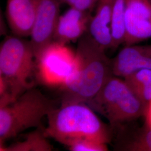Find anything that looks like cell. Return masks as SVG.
I'll return each instance as SVG.
<instances>
[{"instance_id": "cell-16", "label": "cell", "mask_w": 151, "mask_h": 151, "mask_svg": "<svg viewBox=\"0 0 151 151\" xmlns=\"http://www.w3.org/2000/svg\"><path fill=\"white\" fill-rule=\"evenodd\" d=\"M126 0H115L111 21V31L113 39L111 49L115 50L124 44L126 36L125 29Z\"/></svg>"}, {"instance_id": "cell-10", "label": "cell", "mask_w": 151, "mask_h": 151, "mask_svg": "<svg viewBox=\"0 0 151 151\" xmlns=\"http://www.w3.org/2000/svg\"><path fill=\"white\" fill-rule=\"evenodd\" d=\"M39 0H6L5 18L13 35L30 37Z\"/></svg>"}, {"instance_id": "cell-19", "label": "cell", "mask_w": 151, "mask_h": 151, "mask_svg": "<svg viewBox=\"0 0 151 151\" xmlns=\"http://www.w3.org/2000/svg\"><path fill=\"white\" fill-rule=\"evenodd\" d=\"M145 118H146V122L151 126V103L150 104V105H148V106L147 109Z\"/></svg>"}, {"instance_id": "cell-5", "label": "cell", "mask_w": 151, "mask_h": 151, "mask_svg": "<svg viewBox=\"0 0 151 151\" xmlns=\"http://www.w3.org/2000/svg\"><path fill=\"white\" fill-rule=\"evenodd\" d=\"M36 76L35 57L30 40L6 36L0 47V77L7 83L13 100L33 87Z\"/></svg>"}, {"instance_id": "cell-6", "label": "cell", "mask_w": 151, "mask_h": 151, "mask_svg": "<svg viewBox=\"0 0 151 151\" xmlns=\"http://www.w3.org/2000/svg\"><path fill=\"white\" fill-rule=\"evenodd\" d=\"M36 77L44 85L63 86L74 72L76 52L67 44L53 42L35 60Z\"/></svg>"}, {"instance_id": "cell-14", "label": "cell", "mask_w": 151, "mask_h": 151, "mask_svg": "<svg viewBox=\"0 0 151 151\" xmlns=\"http://www.w3.org/2000/svg\"><path fill=\"white\" fill-rule=\"evenodd\" d=\"M44 127L35 128L28 133L24 139L17 141L9 146H0L1 151H51L53 147L47 140Z\"/></svg>"}, {"instance_id": "cell-7", "label": "cell", "mask_w": 151, "mask_h": 151, "mask_svg": "<svg viewBox=\"0 0 151 151\" xmlns=\"http://www.w3.org/2000/svg\"><path fill=\"white\" fill-rule=\"evenodd\" d=\"M60 0H39L34 24L30 40L35 60L53 42L60 16Z\"/></svg>"}, {"instance_id": "cell-4", "label": "cell", "mask_w": 151, "mask_h": 151, "mask_svg": "<svg viewBox=\"0 0 151 151\" xmlns=\"http://www.w3.org/2000/svg\"><path fill=\"white\" fill-rule=\"evenodd\" d=\"M57 106L55 101L33 87L14 101L0 107V146L23 131L43 127L42 119Z\"/></svg>"}, {"instance_id": "cell-3", "label": "cell", "mask_w": 151, "mask_h": 151, "mask_svg": "<svg viewBox=\"0 0 151 151\" xmlns=\"http://www.w3.org/2000/svg\"><path fill=\"white\" fill-rule=\"evenodd\" d=\"M85 104L107 119L114 131L145 116L147 109L124 79L115 76Z\"/></svg>"}, {"instance_id": "cell-8", "label": "cell", "mask_w": 151, "mask_h": 151, "mask_svg": "<svg viewBox=\"0 0 151 151\" xmlns=\"http://www.w3.org/2000/svg\"><path fill=\"white\" fill-rule=\"evenodd\" d=\"M124 45L151 39V0H126Z\"/></svg>"}, {"instance_id": "cell-15", "label": "cell", "mask_w": 151, "mask_h": 151, "mask_svg": "<svg viewBox=\"0 0 151 151\" xmlns=\"http://www.w3.org/2000/svg\"><path fill=\"white\" fill-rule=\"evenodd\" d=\"M124 80L147 108L151 103V69L136 71Z\"/></svg>"}, {"instance_id": "cell-2", "label": "cell", "mask_w": 151, "mask_h": 151, "mask_svg": "<svg viewBox=\"0 0 151 151\" xmlns=\"http://www.w3.org/2000/svg\"><path fill=\"white\" fill-rule=\"evenodd\" d=\"M95 113L85 103L61 104L48 115L45 135L65 146L81 139L108 145L113 140V129Z\"/></svg>"}, {"instance_id": "cell-13", "label": "cell", "mask_w": 151, "mask_h": 151, "mask_svg": "<svg viewBox=\"0 0 151 151\" xmlns=\"http://www.w3.org/2000/svg\"><path fill=\"white\" fill-rule=\"evenodd\" d=\"M115 148L119 151H151V126L146 122L133 133L120 128L118 129Z\"/></svg>"}, {"instance_id": "cell-18", "label": "cell", "mask_w": 151, "mask_h": 151, "mask_svg": "<svg viewBox=\"0 0 151 151\" xmlns=\"http://www.w3.org/2000/svg\"><path fill=\"white\" fill-rule=\"evenodd\" d=\"M62 3H65L70 7L91 12L97 5L99 0H60Z\"/></svg>"}, {"instance_id": "cell-20", "label": "cell", "mask_w": 151, "mask_h": 151, "mask_svg": "<svg viewBox=\"0 0 151 151\" xmlns=\"http://www.w3.org/2000/svg\"><path fill=\"white\" fill-rule=\"evenodd\" d=\"M6 25L5 22V19L3 16V14L2 12L1 13V35H4L6 34V27H4V26Z\"/></svg>"}, {"instance_id": "cell-9", "label": "cell", "mask_w": 151, "mask_h": 151, "mask_svg": "<svg viewBox=\"0 0 151 151\" xmlns=\"http://www.w3.org/2000/svg\"><path fill=\"white\" fill-rule=\"evenodd\" d=\"M111 61L113 75L123 79L136 71L151 69V44L124 45Z\"/></svg>"}, {"instance_id": "cell-17", "label": "cell", "mask_w": 151, "mask_h": 151, "mask_svg": "<svg viewBox=\"0 0 151 151\" xmlns=\"http://www.w3.org/2000/svg\"><path fill=\"white\" fill-rule=\"evenodd\" d=\"M66 147L69 150L72 151H108L107 145L87 139H81L72 141Z\"/></svg>"}, {"instance_id": "cell-12", "label": "cell", "mask_w": 151, "mask_h": 151, "mask_svg": "<svg viewBox=\"0 0 151 151\" xmlns=\"http://www.w3.org/2000/svg\"><path fill=\"white\" fill-rule=\"evenodd\" d=\"M115 0H99L92 16L88 32L105 51L112 48L111 21Z\"/></svg>"}, {"instance_id": "cell-1", "label": "cell", "mask_w": 151, "mask_h": 151, "mask_svg": "<svg viewBox=\"0 0 151 151\" xmlns=\"http://www.w3.org/2000/svg\"><path fill=\"white\" fill-rule=\"evenodd\" d=\"M105 52L88 32L78 40L74 72L60 88L61 104L86 103L113 76L111 59Z\"/></svg>"}, {"instance_id": "cell-11", "label": "cell", "mask_w": 151, "mask_h": 151, "mask_svg": "<svg viewBox=\"0 0 151 151\" xmlns=\"http://www.w3.org/2000/svg\"><path fill=\"white\" fill-rule=\"evenodd\" d=\"M92 16L91 12L70 7L60 15L53 42L67 44L78 41L88 32Z\"/></svg>"}]
</instances>
